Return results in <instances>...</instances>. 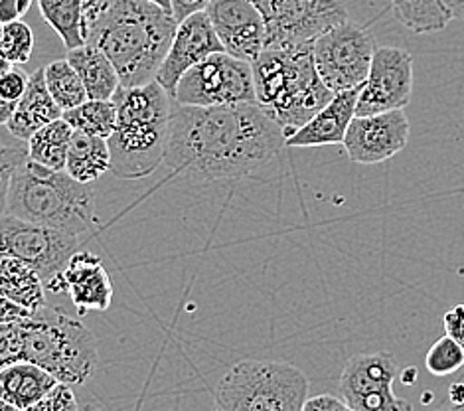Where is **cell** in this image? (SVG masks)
<instances>
[{
	"label": "cell",
	"instance_id": "1",
	"mask_svg": "<svg viewBox=\"0 0 464 411\" xmlns=\"http://www.w3.org/2000/svg\"><path fill=\"white\" fill-rule=\"evenodd\" d=\"M281 125L259 103L188 107L172 102L162 164L190 181H239L285 147Z\"/></svg>",
	"mask_w": 464,
	"mask_h": 411
},
{
	"label": "cell",
	"instance_id": "2",
	"mask_svg": "<svg viewBox=\"0 0 464 411\" xmlns=\"http://www.w3.org/2000/svg\"><path fill=\"white\" fill-rule=\"evenodd\" d=\"M85 44L102 50L123 87L154 82L179 22L149 0H83Z\"/></svg>",
	"mask_w": 464,
	"mask_h": 411
},
{
	"label": "cell",
	"instance_id": "3",
	"mask_svg": "<svg viewBox=\"0 0 464 411\" xmlns=\"http://www.w3.org/2000/svg\"><path fill=\"white\" fill-rule=\"evenodd\" d=\"M113 103L117 123L107 139L111 152L109 172L121 181L147 179L164 161L172 97L150 82L139 87L121 85Z\"/></svg>",
	"mask_w": 464,
	"mask_h": 411
},
{
	"label": "cell",
	"instance_id": "4",
	"mask_svg": "<svg viewBox=\"0 0 464 411\" xmlns=\"http://www.w3.org/2000/svg\"><path fill=\"white\" fill-rule=\"evenodd\" d=\"M251 70L257 103L283 127L286 137L306 125L334 97L318 77L313 42L263 50L251 62Z\"/></svg>",
	"mask_w": 464,
	"mask_h": 411
},
{
	"label": "cell",
	"instance_id": "5",
	"mask_svg": "<svg viewBox=\"0 0 464 411\" xmlns=\"http://www.w3.org/2000/svg\"><path fill=\"white\" fill-rule=\"evenodd\" d=\"M93 208L90 186L26 159L10 184L6 214L82 238L95 224Z\"/></svg>",
	"mask_w": 464,
	"mask_h": 411
},
{
	"label": "cell",
	"instance_id": "6",
	"mask_svg": "<svg viewBox=\"0 0 464 411\" xmlns=\"http://www.w3.org/2000/svg\"><path fill=\"white\" fill-rule=\"evenodd\" d=\"M24 360L40 366L60 384L82 386L97 368V340L82 318L44 307L20 320Z\"/></svg>",
	"mask_w": 464,
	"mask_h": 411
},
{
	"label": "cell",
	"instance_id": "7",
	"mask_svg": "<svg viewBox=\"0 0 464 411\" xmlns=\"http://www.w3.org/2000/svg\"><path fill=\"white\" fill-rule=\"evenodd\" d=\"M308 377L289 362L241 360L218 384L214 411H301Z\"/></svg>",
	"mask_w": 464,
	"mask_h": 411
},
{
	"label": "cell",
	"instance_id": "8",
	"mask_svg": "<svg viewBox=\"0 0 464 411\" xmlns=\"http://www.w3.org/2000/svg\"><path fill=\"white\" fill-rule=\"evenodd\" d=\"M172 102L188 107L257 103L251 64L226 52L212 54L180 77Z\"/></svg>",
	"mask_w": 464,
	"mask_h": 411
},
{
	"label": "cell",
	"instance_id": "9",
	"mask_svg": "<svg viewBox=\"0 0 464 411\" xmlns=\"http://www.w3.org/2000/svg\"><path fill=\"white\" fill-rule=\"evenodd\" d=\"M368 28L346 18L313 42V58L318 77L333 93L363 85L375 52Z\"/></svg>",
	"mask_w": 464,
	"mask_h": 411
},
{
	"label": "cell",
	"instance_id": "10",
	"mask_svg": "<svg viewBox=\"0 0 464 411\" xmlns=\"http://www.w3.org/2000/svg\"><path fill=\"white\" fill-rule=\"evenodd\" d=\"M265 24V50L311 44L348 18L338 0H249Z\"/></svg>",
	"mask_w": 464,
	"mask_h": 411
},
{
	"label": "cell",
	"instance_id": "11",
	"mask_svg": "<svg viewBox=\"0 0 464 411\" xmlns=\"http://www.w3.org/2000/svg\"><path fill=\"white\" fill-rule=\"evenodd\" d=\"M82 238L5 214L0 218V255L30 265L46 287L80 251Z\"/></svg>",
	"mask_w": 464,
	"mask_h": 411
},
{
	"label": "cell",
	"instance_id": "12",
	"mask_svg": "<svg viewBox=\"0 0 464 411\" xmlns=\"http://www.w3.org/2000/svg\"><path fill=\"white\" fill-rule=\"evenodd\" d=\"M400 366L392 352L352 357L340 376V396L353 411H413L407 399L393 392Z\"/></svg>",
	"mask_w": 464,
	"mask_h": 411
},
{
	"label": "cell",
	"instance_id": "13",
	"mask_svg": "<svg viewBox=\"0 0 464 411\" xmlns=\"http://www.w3.org/2000/svg\"><path fill=\"white\" fill-rule=\"evenodd\" d=\"M413 95V58L403 48H375L370 72L363 82L356 117L403 109Z\"/></svg>",
	"mask_w": 464,
	"mask_h": 411
},
{
	"label": "cell",
	"instance_id": "14",
	"mask_svg": "<svg viewBox=\"0 0 464 411\" xmlns=\"http://www.w3.org/2000/svg\"><path fill=\"white\" fill-rule=\"evenodd\" d=\"M411 125L403 109L353 117L344 137L348 159L358 164H380L405 149Z\"/></svg>",
	"mask_w": 464,
	"mask_h": 411
},
{
	"label": "cell",
	"instance_id": "15",
	"mask_svg": "<svg viewBox=\"0 0 464 411\" xmlns=\"http://www.w3.org/2000/svg\"><path fill=\"white\" fill-rule=\"evenodd\" d=\"M219 52L226 50L222 46V42L216 36L208 15L196 13L192 16H188L176 26L167 58L162 60L154 82H157L170 97H174L176 85H179L180 77L188 70L194 68V65L202 64L209 55Z\"/></svg>",
	"mask_w": 464,
	"mask_h": 411
},
{
	"label": "cell",
	"instance_id": "16",
	"mask_svg": "<svg viewBox=\"0 0 464 411\" xmlns=\"http://www.w3.org/2000/svg\"><path fill=\"white\" fill-rule=\"evenodd\" d=\"M206 15L226 54L249 64L259 58L265 50V24L249 0H212Z\"/></svg>",
	"mask_w": 464,
	"mask_h": 411
},
{
	"label": "cell",
	"instance_id": "17",
	"mask_svg": "<svg viewBox=\"0 0 464 411\" xmlns=\"http://www.w3.org/2000/svg\"><path fill=\"white\" fill-rule=\"evenodd\" d=\"M52 293H65L83 317L90 310H107L113 301V283L99 255L80 250L65 268L46 283Z\"/></svg>",
	"mask_w": 464,
	"mask_h": 411
},
{
	"label": "cell",
	"instance_id": "18",
	"mask_svg": "<svg viewBox=\"0 0 464 411\" xmlns=\"http://www.w3.org/2000/svg\"><path fill=\"white\" fill-rule=\"evenodd\" d=\"M360 90L362 85L334 93L324 109H320L306 125L286 137V147H326V144L344 142L352 119L356 117Z\"/></svg>",
	"mask_w": 464,
	"mask_h": 411
},
{
	"label": "cell",
	"instance_id": "19",
	"mask_svg": "<svg viewBox=\"0 0 464 411\" xmlns=\"http://www.w3.org/2000/svg\"><path fill=\"white\" fill-rule=\"evenodd\" d=\"M62 115L63 111L48 93L46 82H44V68H40L30 75L26 92L16 103V109L6 123V129L16 141L28 142V139L36 131L62 119Z\"/></svg>",
	"mask_w": 464,
	"mask_h": 411
},
{
	"label": "cell",
	"instance_id": "20",
	"mask_svg": "<svg viewBox=\"0 0 464 411\" xmlns=\"http://www.w3.org/2000/svg\"><path fill=\"white\" fill-rule=\"evenodd\" d=\"M56 384V377L42 370L40 366L20 360L0 370V399L24 411Z\"/></svg>",
	"mask_w": 464,
	"mask_h": 411
},
{
	"label": "cell",
	"instance_id": "21",
	"mask_svg": "<svg viewBox=\"0 0 464 411\" xmlns=\"http://www.w3.org/2000/svg\"><path fill=\"white\" fill-rule=\"evenodd\" d=\"M72 68L80 75L87 92V99L97 102H109L113 99L115 92L121 87L117 70L107 60V55L90 44H83L80 48L68 50V58Z\"/></svg>",
	"mask_w": 464,
	"mask_h": 411
},
{
	"label": "cell",
	"instance_id": "22",
	"mask_svg": "<svg viewBox=\"0 0 464 411\" xmlns=\"http://www.w3.org/2000/svg\"><path fill=\"white\" fill-rule=\"evenodd\" d=\"M0 295L36 313L46 307V287L40 275L20 259L0 255Z\"/></svg>",
	"mask_w": 464,
	"mask_h": 411
},
{
	"label": "cell",
	"instance_id": "23",
	"mask_svg": "<svg viewBox=\"0 0 464 411\" xmlns=\"http://www.w3.org/2000/svg\"><path fill=\"white\" fill-rule=\"evenodd\" d=\"M109 169H111V152H109L107 139L73 131L68 159H65V172L77 182L90 184L102 179Z\"/></svg>",
	"mask_w": 464,
	"mask_h": 411
},
{
	"label": "cell",
	"instance_id": "24",
	"mask_svg": "<svg viewBox=\"0 0 464 411\" xmlns=\"http://www.w3.org/2000/svg\"><path fill=\"white\" fill-rule=\"evenodd\" d=\"M73 129L63 119L42 127L26 142L28 159L44 166V169L65 171V159H68Z\"/></svg>",
	"mask_w": 464,
	"mask_h": 411
},
{
	"label": "cell",
	"instance_id": "25",
	"mask_svg": "<svg viewBox=\"0 0 464 411\" xmlns=\"http://www.w3.org/2000/svg\"><path fill=\"white\" fill-rule=\"evenodd\" d=\"M42 18L48 22L68 50L85 44L83 0H38Z\"/></svg>",
	"mask_w": 464,
	"mask_h": 411
},
{
	"label": "cell",
	"instance_id": "26",
	"mask_svg": "<svg viewBox=\"0 0 464 411\" xmlns=\"http://www.w3.org/2000/svg\"><path fill=\"white\" fill-rule=\"evenodd\" d=\"M395 18L415 34L443 30L450 15L443 0H392Z\"/></svg>",
	"mask_w": 464,
	"mask_h": 411
},
{
	"label": "cell",
	"instance_id": "27",
	"mask_svg": "<svg viewBox=\"0 0 464 411\" xmlns=\"http://www.w3.org/2000/svg\"><path fill=\"white\" fill-rule=\"evenodd\" d=\"M62 119L77 132H85V135L99 139H109L115 131L117 109L113 99H109V102L87 99V102L77 105L75 109L63 111Z\"/></svg>",
	"mask_w": 464,
	"mask_h": 411
},
{
	"label": "cell",
	"instance_id": "28",
	"mask_svg": "<svg viewBox=\"0 0 464 411\" xmlns=\"http://www.w3.org/2000/svg\"><path fill=\"white\" fill-rule=\"evenodd\" d=\"M44 82H46L48 93L62 111L75 109L87 102L83 82L68 60H56L44 65Z\"/></svg>",
	"mask_w": 464,
	"mask_h": 411
},
{
	"label": "cell",
	"instance_id": "29",
	"mask_svg": "<svg viewBox=\"0 0 464 411\" xmlns=\"http://www.w3.org/2000/svg\"><path fill=\"white\" fill-rule=\"evenodd\" d=\"M32 50H34V32L26 22L16 20L5 24L3 36H0V54L10 64H26L32 58Z\"/></svg>",
	"mask_w": 464,
	"mask_h": 411
},
{
	"label": "cell",
	"instance_id": "30",
	"mask_svg": "<svg viewBox=\"0 0 464 411\" xmlns=\"http://www.w3.org/2000/svg\"><path fill=\"white\" fill-rule=\"evenodd\" d=\"M425 366L433 376H450L464 366V350L460 348V344L457 340H452L450 337L445 335L429 348L425 357Z\"/></svg>",
	"mask_w": 464,
	"mask_h": 411
},
{
	"label": "cell",
	"instance_id": "31",
	"mask_svg": "<svg viewBox=\"0 0 464 411\" xmlns=\"http://www.w3.org/2000/svg\"><path fill=\"white\" fill-rule=\"evenodd\" d=\"M28 159V149L26 142L18 144H0V218L6 214V202H8V192L10 184L20 164Z\"/></svg>",
	"mask_w": 464,
	"mask_h": 411
},
{
	"label": "cell",
	"instance_id": "32",
	"mask_svg": "<svg viewBox=\"0 0 464 411\" xmlns=\"http://www.w3.org/2000/svg\"><path fill=\"white\" fill-rule=\"evenodd\" d=\"M20 360H24V338H22L20 322L0 325V370Z\"/></svg>",
	"mask_w": 464,
	"mask_h": 411
},
{
	"label": "cell",
	"instance_id": "33",
	"mask_svg": "<svg viewBox=\"0 0 464 411\" xmlns=\"http://www.w3.org/2000/svg\"><path fill=\"white\" fill-rule=\"evenodd\" d=\"M24 411H80V404H77L72 386L58 382L46 396Z\"/></svg>",
	"mask_w": 464,
	"mask_h": 411
},
{
	"label": "cell",
	"instance_id": "34",
	"mask_svg": "<svg viewBox=\"0 0 464 411\" xmlns=\"http://www.w3.org/2000/svg\"><path fill=\"white\" fill-rule=\"evenodd\" d=\"M28 80H30V75L24 70H20V68H16V65H13V68H10L6 73L0 75V97L6 99V102L18 103L20 97L26 92Z\"/></svg>",
	"mask_w": 464,
	"mask_h": 411
},
{
	"label": "cell",
	"instance_id": "35",
	"mask_svg": "<svg viewBox=\"0 0 464 411\" xmlns=\"http://www.w3.org/2000/svg\"><path fill=\"white\" fill-rule=\"evenodd\" d=\"M443 325L447 337L457 340L460 344V348L464 350V305H457L447 310L443 317Z\"/></svg>",
	"mask_w": 464,
	"mask_h": 411
},
{
	"label": "cell",
	"instance_id": "36",
	"mask_svg": "<svg viewBox=\"0 0 464 411\" xmlns=\"http://www.w3.org/2000/svg\"><path fill=\"white\" fill-rule=\"evenodd\" d=\"M34 0H0V22L10 24V22L22 20L26 16Z\"/></svg>",
	"mask_w": 464,
	"mask_h": 411
},
{
	"label": "cell",
	"instance_id": "37",
	"mask_svg": "<svg viewBox=\"0 0 464 411\" xmlns=\"http://www.w3.org/2000/svg\"><path fill=\"white\" fill-rule=\"evenodd\" d=\"M212 0H170V13L176 22H182L184 18L192 16L196 13H206Z\"/></svg>",
	"mask_w": 464,
	"mask_h": 411
},
{
	"label": "cell",
	"instance_id": "38",
	"mask_svg": "<svg viewBox=\"0 0 464 411\" xmlns=\"http://www.w3.org/2000/svg\"><path fill=\"white\" fill-rule=\"evenodd\" d=\"M344 407H346V404L342 397L323 394V396L306 397V402L301 411H342Z\"/></svg>",
	"mask_w": 464,
	"mask_h": 411
},
{
	"label": "cell",
	"instance_id": "39",
	"mask_svg": "<svg viewBox=\"0 0 464 411\" xmlns=\"http://www.w3.org/2000/svg\"><path fill=\"white\" fill-rule=\"evenodd\" d=\"M32 313L20 305L13 303L5 295H0V325H8V322H20L28 318Z\"/></svg>",
	"mask_w": 464,
	"mask_h": 411
},
{
	"label": "cell",
	"instance_id": "40",
	"mask_svg": "<svg viewBox=\"0 0 464 411\" xmlns=\"http://www.w3.org/2000/svg\"><path fill=\"white\" fill-rule=\"evenodd\" d=\"M450 20H464V0H443Z\"/></svg>",
	"mask_w": 464,
	"mask_h": 411
},
{
	"label": "cell",
	"instance_id": "41",
	"mask_svg": "<svg viewBox=\"0 0 464 411\" xmlns=\"http://www.w3.org/2000/svg\"><path fill=\"white\" fill-rule=\"evenodd\" d=\"M14 109H16V103L6 102V99L0 97V125L6 127L10 117H13V113H14Z\"/></svg>",
	"mask_w": 464,
	"mask_h": 411
},
{
	"label": "cell",
	"instance_id": "42",
	"mask_svg": "<svg viewBox=\"0 0 464 411\" xmlns=\"http://www.w3.org/2000/svg\"><path fill=\"white\" fill-rule=\"evenodd\" d=\"M449 402H450V406H459V404L464 402V384L457 382V384L450 386V390H449Z\"/></svg>",
	"mask_w": 464,
	"mask_h": 411
},
{
	"label": "cell",
	"instance_id": "43",
	"mask_svg": "<svg viewBox=\"0 0 464 411\" xmlns=\"http://www.w3.org/2000/svg\"><path fill=\"white\" fill-rule=\"evenodd\" d=\"M10 68H13V64H10V62L5 58L3 54H0V75L6 73Z\"/></svg>",
	"mask_w": 464,
	"mask_h": 411
},
{
	"label": "cell",
	"instance_id": "44",
	"mask_svg": "<svg viewBox=\"0 0 464 411\" xmlns=\"http://www.w3.org/2000/svg\"><path fill=\"white\" fill-rule=\"evenodd\" d=\"M0 411H22V409L16 407V406H13V404L5 402V399H0Z\"/></svg>",
	"mask_w": 464,
	"mask_h": 411
},
{
	"label": "cell",
	"instance_id": "45",
	"mask_svg": "<svg viewBox=\"0 0 464 411\" xmlns=\"http://www.w3.org/2000/svg\"><path fill=\"white\" fill-rule=\"evenodd\" d=\"M149 3H152V5H159L160 8L169 10V13H170V0H149ZM170 15H172V13H170Z\"/></svg>",
	"mask_w": 464,
	"mask_h": 411
},
{
	"label": "cell",
	"instance_id": "46",
	"mask_svg": "<svg viewBox=\"0 0 464 411\" xmlns=\"http://www.w3.org/2000/svg\"><path fill=\"white\" fill-rule=\"evenodd\" d=\"M450 409H452V411H464V402L459 404V406H450Z\"/></svg>",
	"mask_w": 464,
	"mask_h": 411
},
{
	"label": "cell",
	"instance_id": "47",
	"mask_svg": "<svg viewBox=\"0 0 464 411\" xmlns=\"http://www.w3.org/2000/svg\"><path fill=\"white\" fill-rule=\"evenodd\" d=\"M435 411H452V409H450V406H445V407H439V409H435Z\"/></svg>",
	"mask_w": 464,
	"mask_h": 411
},
{
	"label": "cell",
	"instance_id": "48",
	"mask_svg": "<svg viewBox=\"0 0 464 411\" xmlns=\"http://www.w3.org/2000/svg\"><path fill=\"white\" fill-rule=\"evenodd\" d=\"M3 28H5V24H3V22H0V36H3Z\"/></svg>",
	"mask_w": 464,
	"mask_h": 411
},
{
	"label": "cell",
	"instance_id": "49",
	"mask_svg": "<svg viewBox=\"0 0 464 411\" xmlns=\"http://www.w3.org/2000/svg\"><path fill=\"white\" fill-rule=\"evenodd\" d=\"M338 3H344V0H338Z\"/></svg>",
	"mask_w": 464,
	"mask_h": 411
}]
</instances>
